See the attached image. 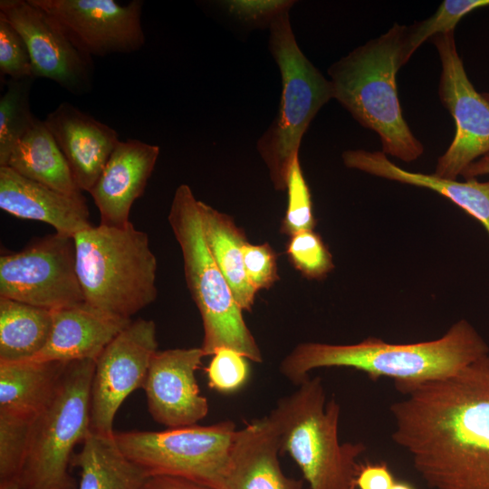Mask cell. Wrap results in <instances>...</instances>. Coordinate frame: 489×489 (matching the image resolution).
<instances>
[{"instance_id": "cell-1", "label": "cell", "mask_w": 489, "mask_h": 489, "mask_svg": "<svg viewBox=\"0 0 489 489\" xmlns=\"http://www.w3.org/2000/svg\"><path fill=\"white\" fill-rule=\"evenodd\" d=\"M392 439L431 489H489V356L441 379L395 382Z\"/></svg>"}, {"instance_id": "cell-2", "label": "cell", "mask_w": 489, "mask_h": 489, "mask_svg": "<svg viewBox=\"0 0 489 489\" xmlns=\"http://www.w3.org/2000/svg\"><path fill=\"white\" fill-rule=\"evenodd\" d=\"M489 356V346L465 319L453 323L438 339L397 344L368 337L354 344L303 342L282 360L280 372L299 386L321 368H349L377 379L420 382L441 379Z\"/></svg>"}, {"instance_id": "cell-3", "label": "cell", "mask_w": 489, "mask_h": 489, "mask_svg": "<svg viewBox=\"0 0 489 489\" xmlns=\"http://www.w3.org/2000/svg\"><path fill=\"white\" fill-rule=\"evenodd\" d=\"M407 31L405 25L395 24L334 62L328 74L332 98L361 126L379 136L382 152L411 162L423 154L424 147L402 116L397 90Z\"/></svg>"}, {"instance_id": "cell-4", "label": "cell", "mask_w": 489, "mask_h": 489, "mask_svg": "<svg viewBox=\"0 0 489 489\" xmlns=\"http://www.w3.org/2000/svg\"><path fill=\"white\" fill-rule=\"evenodd\" d=\"M76 272L84 302L110 316H131L158 296V263L148 235L125 227L91 226L73 236Z\"/></svg>"}, {"instance_id": "cell-5", "label": "cell", "mask_w": 489, "mask_h": 489, "mask_svg": "<svg viewBox=\"0 0 489 489\" xmlns=\"http://www.w3.org/2000/svg\"><path fill=\"white\" fill-rule=\"evenodd\" d=\"M292 394L280 398L268 417L281 454L297 464L310 489H356L361 442L340 443V406L326 395L319 377L308 378Z\"/></svg>"}, {"instance_id": "cell-6", "label": "cell", "mask_w": 489, "mask_h": 489, "mask_svg": "<svg viewBox=\"0 0 489 489\" xmlns=\"http://www.w3.org/2000/svg\"><path fill=\"white\" fill-rule=\"evenodd\" d=\"M168 219L181 249L187 288L202 319L205 356L226 347L251 361L262 362V352L245 323L244 311L206 244L198 200L189 186L182 184L176 189Z\"/></svg>"}, {"instance_id": "cell-7", "label": "cell", "mask_w": 489, "mask_h": 489, "mask_svg": "<svg viewBox=\"0 0 489 489\" xmlns=\"http://www.w3.org/2000/svg\"><path fill=\"white\" fill-rule=\"evenodd\" d=\"M269 31V50L281 73L282 92L277 114L256 148L274 188L283 191L302 139L320 109L333 99L332 87L300 49L289 13L276 18Z\"/></svg>"}, {"instance_id": "cell-8", "label": "cell", "mask_w": 489, "mask_h": 489, "mask_svg": "<svg viewBox=\"0 0 489 489\" xmlns=\"http://www.w3.org/2000/svg\"><path fill=\"white\" fill-rule=\"evenodd\" d=\"M95 360L70 362L56 390L34 419L24 464L23 489H77L69 472L73 448L91 431V386Z\"/></svg>"}, {"instance_id": "cell-9", "label": "cell", "mask_w": 489, "mask_h": 489, "mask_svg": "<svg viewBox=\"0 0 489 489\" xmlns=\"http://www.w3.org/2000/svg\"><path fill=\"white\" fill-rule=\"evenodd\" d=\"M237 429L231 420L162 431L114 432L124 454L149 476H180L221 489Z\"/></svg>"}, {"instance_id": "cell-10", "label": "cell", "mask_w": 489, "mask_h": 489, "mask_svg": "<svg viewBox=\"0 0 489 489\" xmlns=\"http://www.w3.org/2000/svg\"><path fill=\"white\" fill-rule=\"evenodd\" d=\"M0 298L52 311L85 302L73 237L55 232L1 255Z\"/></svg>"}, {"instance_id": "cell-11", "label": "cell", "mask_w": 489, "mask_h": 489, "mask_svg": "<svg viewBox=\"0 0 489 489\" xmlns=\"http://www.w3.org/2000/svg\"><path fill=\"white\" fill-rule=\"evenodd\" d=\"M441 62L438 94L455 122V133L438 158L434 175L456 179L474 161L489 153V101L465 72L454 31L433 37Z\"/></svg>"}, {"instance_id": "cell-12", "label": "cell", "mask_w": 489, "mask_h": 489, "mask_svg": "<svg viewBox=\"0 0 489 489\" xmlns=\"http://www.w3.org/2000/svg\"><path fill=\"white\" fill-rule=\"evenodd\" d=\"M44 10L82 54L131 53L145 43L142 0H31Z\"/></svg>"}, {"instance_id": "cell-13", "label": "cell", "mask_w": 489, "mask_h": 489, "mask_svg": "<svg viewBox=\"0 0 489 489\" xmlns=\"http://www.w3.org/2000/svg\"><path fill=\"white\" fill-rule=\"evenodd\" d=\"M158 351L153 321L138 319L123 329L95 360L91 386V430L112 434L115 416L130 393L143 388Z\"/></svg>"}, {"instance_id": "cell-14", "label": "cell", "mask_w": 489, "mask_h": 489, "mask_svg": "<svg viewBox=\"0 0 489 489\" xmlns=\"http://www.w3.org/2000/svg\"><path fill=\"white\" fill-rule=\"evenodd\" d=\"M0 15L24 38L34 79L53 81L74 95L91 91L93 59L78 51L44 10L31 0H1Z\"/></svg>"}, {"instance_id": "cell-15", "label": "cell", "mask_w": 489, "mask_h": 489, "mask_svg": "<svg viewBox=\"0 0 489 489\" xmlns=\"http://www.w3.org/2000/svg\"><path fill=\"white\" fill-rule=\"evenodd\" d=\"M206 357L201 347L158 350L143 385L152 418L167 428L196 425L209 410L196 371Z\"/></svg>"}, {"instance_id": "cell-16", "label": "cell", "mask_w": 489, "mask_h": 489, "mask_svg": "<svg viewBox=\"0 0 489 489\" xmlns=\"http://www.w3.org/2000/svg\"><path fill=\"white\" fill-rule=\"evenodd\" d=\"M63 154L75 183L90 192L120 141L118 132L70 102H61L43 120Z\"/></svg>"}, {"instance_id": "cell-17", "label": "cell", "mask_w": 489, "mask_h": 489, "mask_svg": "<svg viewBox=\"0 0 489 489\" xmlns=\"http://www.w3.org/2000/svg\"><path fill=\"white\" fill-rule=\"evenodd\" d=\"M159 147L142 140H120L89 192L101 225L125 227L134 202L143 195L156 166Z\"/></svg>"}, {"instance_id": "cell-18", "label": "cell", "mask_w": 489, "mask_h": 489, "mask_svg": "<svg viewBox=\"0 0 489 489\" xmlns=\"http://www.w3.org/2000/svg\"><path fill=\"white\" fill-rule=\"evenodd\" d=\"M279 455L270 417L252 420L235 433L221 489H302V480L284 475Z\"/></svg>"}, {"instance_id": "cell-19", "label": "cell", "mask_w": 489, "mask_h": 489, "mask_svg": "<svg viewBox=\"0 0 489 489\" xmlns=\"http://www.w3.org/2000/svg\"><path fill=\"white\" fill-rule=\"evenodd\" d=\"M0 208L21 219L46 223L73 237L92 225L84 196L63 194L0 167Z\"/></svg>"}, {"instance_id": "cell-20", "label": "cell", "mask_w": 489, "mask_h": 489, "mask_svg": "<svg viewBox=\"0 0 489 489\" xmlns=\"http://www.w3.org/2000/svg\"><path fill=\"white\" fill-rule=\"evenodd\" d=\"M131 320L110 316L85 302L53 311L50 336L31 361L95 360Z\"/></svg>"}, {"instance_id": "cell-21", "label": "cell", "mask_w": 489, "mask_h": 489, "mask_svg": "<svg viewBox=\"0 0 489 489\" xmlns=\"http://www.w3.org/2000/svg\"><path fill=\"white\" fill-rule=\"evenodd\" d=\"M344 165L381 178L428 188L448 198L476 219L489 235V180L465 181L439 177L434 174L408 171L391 162L382 151L349 149L342 153Z\"/></svg>"}, {"instance_id": "cell-22", "label": "cell", "mask_w": 489, "mask_h": 489, "mask_svg": "<svg viewBox=\"0 0 489 489\" xmlns=\"http://www.w3.org/2000/svg\"><path fill=\"white\" fill-rule=\"evenodd\" d=\"M67 364L0 362V414L35 418L52 399Z\"/></svg>"}, {"instance_id": "cell-23", "label": "cell", "mask_w": 489, "mask_h": 489, "mask_svg": "<svg viewBox=\"0 0 489 489\" xmlns=\"http://www.w3.org/2000/svg\"><path fill=\"white\" fill-rule=\"evenodd\" d=\"M71 465L80 469L77 489H142L149 477L124 454L114 433L91 430Z\"/></svg>"}, {"instance_id": "cell-24", "label": "cell", "mask_w": 489, "mask_h": 489, "mask_svg": "<svg viewBox=\"0 0 489 489\" xmlns=\"http://www.w3.org/2000/svg\"><path fill=\"white\" fill-rule=\"evenodd\" d=\"M202 229L209 251L243 311L251 312L256 291L244 269L242 248L247 242L244 231L234 219L198 200Z\"/></svg>"}, {"instance_id": "cell-25", "label": "cell", "mask_w": 489, "mask_h": 489, "mask_svg": "<svg viewBox=\"0 0 489 489\" xmlns=\"http://www.w3.org/2000/svg\"><path fill=\"white\" fill-rule=\"evenodd\" d=\"M5 166L63 194L83 196L63 154L44 121L39 119L15 145Z\"/></svg>"}, {"instance_id": "cell-26", "label": "cell", "mask_w": 489, "mask_h": 489, "mask_svg": "<svg viewBox=\"0 0 489 489\" xmlns=\"http://www.w3.org/2000/svg\"><path fill=\"white\" fill-rule=\"evenodd\" d=\"M53 311L0 298V362L31 360L45 346Z\"/></svg>"}, {"instance_id": "cell-27", "label": "cell", "mask_w": 489, "mask_h": 489, "mask_svg": "<svg viewBox=\"0 0 489 489\" xmlns=\"http://www.w3.org/2000/svg\"><path fill=\"white\" fill-rule=\"evenodd\" d=\"M34 78L9 79L0 98V167H5L19 140L38 120L30 108Z\"/></svg>"}, {"instance_id": "cell-28", "label": "cell", "mask_w": 489, "mask_h": 489, "mask_svg": "<svg viewBox=\"0 0 489 489\" xmlns=\"http://www.w3.org/2000/svg\"><path fill=\"white\" fill-rule=\"evenodd\" d=\"M488 5L489 0L444 1L432 16L408 28L403 47V64L408 62L423 43L436 35L454 31L459 20L466 14Z\"/></svg>"}, {"instance_id": "cell-29", "label": "cell", "mask_w": 489, "mask_h": 489, "mask_svg": "<svg viewBox=\"0 0 489 489\" xmlns=\"http://www.w3.org/2000/svg\"><path fill=\"white\" fill-rule=\"evenodd\" d=\"M286 254L292 266L309 280L321 281L334 269L331 252L314 230L291 235Z\"/></svg>"}, {"instance_id": "cell-30", "label": "cell", "mask_w": 489, "mask_h": 489, "mask_svg": "<svg viewBox=\"0 0 489 489\" xmlns=\"http://www.w3.org/2000/svg\"><path fill=\"white\" fill-rule=\"evenodd\" d=\"M34 419L0 414V482L20 477Z\"/></svg>"}, {"instance_id": "cell-31", "label": "cell", "mask_w": 489, "mask_h": 489, "mask_svg": "<svg viewBox=\"0 0 489 489\" xmlns=\"http://www.w3.org/2000/svg\"><path fill=\"white\" fill-rule=\"evenodd\" d=\"M288 202L280 231L289 236L314 230L316 219L312 212V197L304 178L299 156L292 164L286 186Z\"/></svg>"}, {"instance_id": "cell-32", "label": "cell", "mask_w": 489, "mask_h": 489, "mask_svg": "<svg viewBox=\"0 0 489 489\" xmlns=\"http://www.w3.org/2000/svg\"><path fill=\"white\" fill-rule=\"evenodd\" d=\"M206 368L210 388L224 394L242 388L250 374L248 359L240 352L226 347L217 349Z\"/></svg>"}, {"instance_id": "cell-33", "label": "cell", "mask_w": 489, "mask_h": 489, "mask_svg": "<svg viewBox=\"0 0 489 489\" xmlns=\"http://www.w3.org/2000/svg\"><path fill=\"white\" fill-rule=\"evenodd\" d=\"M0 73L1 76L15 80L34 78L31 59L24 38L2 15H0Z\"/></svg>"}, {"instance_id": "cell-34", "label": "cell", "mask_w": 489, "mask_h": 489, "mask_svg": "<svg viewBox=\"0 0 489 489\" xmlns=\"http://www.w3.org/2000/svg\"><path fill=\"white\" fill-rule=\"evenodd\" d=\"M293 0H230L223 1V6L234 17L247 24L263 27L272 23L290 9Z\"/></svg>"}, {"instance_id": "cell-35", "label": "cell", "mask_w": 489, "mask_h": 489, "mask_svg": "<svg viewBox=\"0 0 489 489\" xmlns=\"http://www.w3.org/2000/svg\"><path fill=\"white\" fill-rule=\"evenodd\" d=\"M242 252L246 275L256 292L270 288L279 280L276 254L268 243L246 242Z\"/></svg>"}, {"instance_id": "cell-36", "label": "cell", "mask_w": 489, "mask_h": 489, "mask_svg": "<svg viewBox=\"0 0 489 489\" xmlns=\"http://www.w3.org/2000/svg\"><path fill=\"white\" fill-rule=\"evenodd\" d=\"M396 482L386 462L360 464L355 478L356 489H390Z\"/></svg>"}, {"instance_id": "cell-37", "label": "cell", "mask_w": 489, "mask_h": 489, "mask_svg": "<svg viewBox=\"0 0 489 489\" xmlns=\"http://www.w3.org/2000/svg\"><path fill=\"white\" fill-rule=\"evenodd\" d=\"M142 489H216L180 476L156 475L147 478Z\"/></svg>"}, {"instance_id": "cell-38", "label": "cell", "mask_w": 489, "mask_h": 489, "mask_svg": "<svg viewBox=\"0 0 489 489\" xmlns=\"http://www.w3.org/2000/svg\"><path fill=\"white\" fill-rule=\"evenodd\" d=\"M484 175H489V153L474 161L461 174L465 179Z\"/></svg>"}, {"instance_id": "cell-39", "label": "cell", "mask_w": 489, "mask_h": 489, "mask_svg": "<svg viewBox=\"0 0 489 489\" xmlns=\"http://www.w3.org/2000/svg\"><path fill=\"white\" fill-rule=\"evenodd\" d=\"M0 489H23L19 478L0 482Z\"/></svg>"}, {"instance_id": "cell-40", "label": "cell", "mask_w": 489, "mask_h": 489, "mask_svg": "<svg viewBox=\"0 0 489 489\" xmlns=\"http://www.w3.org/2000/svg\"><path fill=\"white\" fill-rule=\"evenodd\" d=\"M390 489H416L413 484L405 481H396Z\"/></svg>"}, {"instance_id": "cell-41", "label": "cell", "mask_w": 489, "mask_h": 489, "mask_svg": "<svg viewBox=\"0 0 489 489\" xmlns=\"http://www.w3.org/2000/svg\"><path fill=\"white\" fill-rule=\"evenodd\" d=\"M482 94L489 101V91L488 92H483Z\"/></svg>"}]
</instances>
